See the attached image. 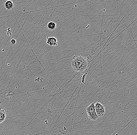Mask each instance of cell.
I'll return each instance as SVG.
<instances>
[{"instance_id": "obj_1", "label": "cell", "mask_w": 137, "mask_h": 135, "mask_svg": "<svg viewBox=\"0 0 137 135\" xmlns=\"http://www.w3.org/2000/svg\"><path fill=\"white\" fill-rule=\"evenodd\" d=\"M72 67L74 70L79 72H82L87 69L88 65L85 58L81 56H74L71 61Z\"/></svg>"}, {"instance_id": "obj_5", "label": "cell", "mask_w": 137, "mask_h": 135, "mask_svg": "<svg viewBox=\"0 0 137 135\" xmlns=\"http://www.w3.org/2000/svg\"><path fill=\"white\" fill-rule=\"evenodd\" d=\"M4 7L7 10H11L14 7V3L11 0H7L4 3Z\"/></svg>"}, {"instance_id": "obj_4", "label": "cell", "mask_w": 137, "mask_h": 135, "mask_svg": "<svg viewBox=\"0 0 137 135\" xmlns=\"http://www.w3.org/2000/svg\"><path fill=\"white\" fill-rule=\"evenodd\" d=\"M46 43L51 47H56L58 45L57 40L55 37H47Z\"/></svg>"}, {"instance_id": "obj_2", "label": "cell", "mask_w": 137, "mask_h": 135, "mask_svg": "<svg viewBox=\"0 0 137 135\" xmlns=\"http://www.w3.org/2000/svg\"><path fill=\"white\" fill-rule=\"evenodd\" d=\"M86 111L88 118L91 120L95 121L98 119L94 108V103H92L90 105L86 107Z\"/></svg>"}, {"instance_id": "obj_3", "label": "cell", "mask_w": 137, "mask_h": 135, "mask_svg": "<svg viewBox=\"0 0 137 135\" xmlns=\"http://www.w3.org/2000/svg\"><path fill=\"white\" fill-rule=\"evenodd\" d=\"M94 108L96 113L99 117H101L104 116L106 110L103 105L99 102H97L94 103Z\"/></svg>"}, {"instance_id": "obj_9", "label": "cell", "mask_w": 137, "mask_h": 135, "mask_svg": "<svg viewBox=\"0 0 137 135\" xmlns=\"http://www.w3.org/2000/svg\"><path fill=\"white\" fill-rule=\"evenodd\" d=\"M1 123V122H0V123Z\"/></svg>"}, {"instance_id": "obj_6", "label": "cell", "mask_w": 137, "mask_h": 135, "mask_svg": "<svg viewBox=\"0 0 137 135\" xmlns=\"http://www.w3.org/2000/svg\"><path fill=\"white\" fill-rule=\"evenodd\" d=\"M57 24L54 22H49L47 24V27L49 30L50 31H54L57 28Z\"/></svg>"}, {"instance_id": "obj_7", "label": "cell", "mask_w": 137, "mask_h": 135, "mask_svg": "<svg viewBox=\"0 0 137 135\" xmlns=\"http://www.w3.org/2000/svg\"><path fill=\"white\" fill-rule=\"evenodd\" d=\"M6 116V112L5 110L0 108V121L1 123L5 120Z\"/></svg>"}, {"instance_id": "obj_8", "label": "cell", "mask_w": 137, "mask_h": 135, "mask_svg": "<svg viewBox=\"0 0 137 135\" xmlns=\"http://www.w3.org/2000/svg\"><path fill=\"white\" fill-rule=\"evenodd\" d=\"M12 45H15V44L16 43V40L15 39H12L10 41Z\"/></svg>"}]
</instances>
